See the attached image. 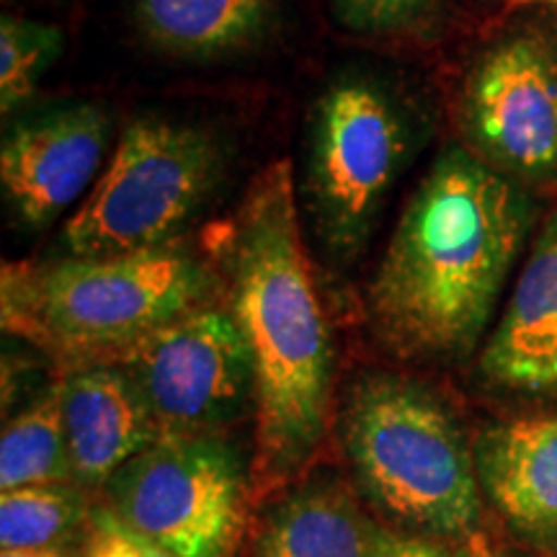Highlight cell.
I'll return each instance as SVG.
<instances>
[{"label": "cell", "mask_w": 557, "mask_h": 557, "mask_svg": "<svg viewBox=\"0 0 557 557\" xmlns=\"http://www.w3.org/2000/svg\"><path fill=\"white\" fill-rule=\"evenodd\" d=\"M534 220L524 186L447 145L410 194L369 282L367 310L382 344L400 357H468Z\"/></svg>", "instance_id": "obj_1"}, {"label": "cell", "mask_w": 557, "mask_h": 557, "mask_svg": "<svg viewBox=\"0 0 557 557\" xmlns=\"http://www.w3.org/2000/svg\"><path fill=\"white\" fill-rule=\"evenodd\" d=\"M276 16L278 0H135V21L148 45L186 62L253 50Z\"/></svg>", "instance_id": "obj_14"}, {"label": "cell", "mask_w": 557, "mask_h": 557, "mask_svg": "<svg viewBox=\"0 0 557 557\" xmlns=\"http://www.w3.org/2000/svg\"><path fill=\"white\" fill-rule=\"evenodd\" d=\"M227 156L212 132L189 122L139 116L86 201L62 230L78 259L139 253L173 246L225 178Z\"/></svg>", "instance_id": "obj_6"}, {"label": "cell", "mask_w": 557, "mask_h": 557, "mask_svg": "<svg viewBox=\"0 0 557 557\" xmlns=\"http://www.w3.org/2000/svg\"><path fill=\"white\" fill-rule=\"evenodd\" d=\"M70 478L73 468L62 421V382H54L5 423L0 438V491L70 483Z\"/></svg>", "instance_id": "obj_16"}, {"label": "cell", "mask_w": 557, "mask_h": 557, "mask_svg": "<svg viewBox=\"0 0 557 557\" xmlns=\"http://www.w3.org/2000/svg\"><path fill=\"white\" fill-rule=\"evenodd\" d=\"M344 438L359 485L389 517L438 537L475 532V451L426 385L400 374L359 380L346 400Z\"/></svg>", "instance_id": "obj_4"}, {"label": "cell", "mask_w": 557, "mask_h": 557, "mask_svg": "<svg viewBox=\"0 0 557 557\" xmlns=\"http://www.w3.org/2000/svg\"><path fill=\"white\" fill-rule=\"evenodd\" d=\"M553 3H557V0H553Z\"/></svg>", "instance_id": "obj_24"}, {"label": "cell", "mask_w": 557, "mask_h": 557, "mask_svg": "<svg viewBox=\"0 0 557 557\" xmlns=\"http://www.w3.org/2000/svg\"><path fill=\"white\" fill-rule=\"evenodd\" d=\"M86 498L70 483L32 485L0 496V547L54 549L86 519Z\"/></svg>", "instance_id": "obj_17"}, {"label": "cell", "mask_w": 557, "mask_h": 557, "mask_svg": "<svg viewBox=\"0 0 557 557\" xmlns=\"http://www.w3.org/2000/svg\"><path fill=\"white\" fill-rule=\"evenodd\" d=\"M111 513L173 557H233L246 468L218 434H165L109 480Z\"/></svg>", "instance_id": "obj_7"}, {"label": "cell", "mask_w": 557, "mask_h": 557, "mask_svg": "<svg viewBox=\"0 0 557 557\" xmlns=\"http://www.w3.org/2000/svg\"><path fill=\"white\" fill-rule=\"evenodd\" d=\"M480 372L491 385L513 393H557V209L532 243L483 348Z\"/></svg>", "instance_id": "obj_11"}, {"label": "cell", "mask_w": 557, "mask_h": 557, "mask_svg": "<svg viewBox=\"0 0 557 557\" xmlns=\"http://www.w3.org/2000/svg\"><path fill=\"white\" fill-rule=\"evenodd\" d=\"M83 557H173L145 540L143 534L132 532L122 524L114 513H103L96 519L94 537L88 542V549Z\"/></svg>", "instance_id": "obj_20"}, {"label": "cell", "mask_w": 557, "mask_h": 557, "mask_svg": "<svg viewBox=\"0 0 557 557\" xmlns=\"http://www.w3.org/2000/svg\"><path fill=\"white\" fill-rule=\"evenodd\" d=\"M165 434H214L253 398V357L227 305H199L116 357Z\"/></svg>", "instance_id": "obj_9"}, {"label": "cell", "mask_w": 557, "mask_h": 557, "mask_svg": "<svg viewBox=\"0 0 557 557\" xmlns=\"http://www.w3.org/2000/svg\"><path fill=\"white\" fill-rule=\"evenodd\" d=\"M109 139L111 116L96 103H67L13 124L0 148V186L18 225L50 227L90 194Z\"/></svg>", "instance_id": "obj_10"}, {"label": "cell", "mask_w": 557, "mask_h": 557, "mask_svg": "<svg viewBox=\"0 0 557 557\" xmlns=\"http://www.w3.org/2000/svg\"><path fill=\"white\" fill-rule=\"evenodd\" d=\"M421 137L416 107L380 73L344 70L320 90L305 129L299 194L333 263L348 267L369 246Z\"/></svg>", "instance_id": "obj_5"}, {"label": "cell", "mask_w": 557, "mask_h": 557, "mask_svg": "<svg viewBox=\"0 0 557 557\" xmlns=\"http://www.w3.org/2000/svg\"><path fill=\"white\" fill-rule=\"evenodd\" d=\"M511 5H521V3H532V0H508Z\"/></svg>", "instance_id": "obj_23"}, {"label": "cell", "mask_w": 557, "mask_h": 557, "mask_svg": "<svg viewBox=\"0 0 557 557\" xmlns=\"http://www.w3.org/2000/svg\"><path fill=\"white\" fill-rule=\"evenodd\" d=\"M346 32L367 39H426L438 24V0H331Z\"/></svg>", "instance_id": "obj_19"}, {"label": "cell", "mask_w": 557, "mask_h": 557, "mask_svg": "<svg viewBox=\"0 0 557 557\" xmlns=\"http://www.w3.org/2000/svg\"><path fill=\"white\" fill-rule=\"evenodd\" d=\"M62 29L18 16L0 18V111L9 116L37 94L62 52Z\"/></svg>", "instance_id": "obj_18"}, {"label": "cell", "mask_w": 557, "mask_h": 557, "mask_svg": "<svg viewBox=\"0 0 557 557\" xmlns=\"http://www.w3.org/2000/svg\"><path fill=\"white\" fill-rule=\"evenodd\" d=\"M214 274L184 246L3 267V325L62 357L114 359L199 305Z\"/></svg>", "instance_id": "obj_3"}, {"label": "cell", "mask_w": 557, "mask_h": 557, "mask_svg": "<svg viewBox=\"0 0 557 557\" xmlns=\"http://www.w3.org/2000/svg\"><path fill=\"white\" fill-rule=\"evenodd\" d=\"M462 148L524 189L557 184V45L511 32L472 60L457 96Z\"/></svg>", "instance_id": "obj_8"}, {"label": "cell", "mask_w": 557, "mask_h": 557, "mask_svg": "<svg viewBox=\"0 0 557 557\" xmlns=\"http://www.w3.org/2000/svg\"><path fill=\"white\" fill-rule=\"evenodd\" d=\"M220 246L227 308L253 357V478L271 491L315 457L333 393L331 329L299 230L289 160L250 181Z\"/></svg>", "instance_id": "obj_2"}, {"label": "cell", "mask_w": 557, "mask_h": 557, "mask_svg": "<svg viewBox=\"0 0 557 557\" xmlns=\"http://www.w3.org/2000/svg\"><path fill=\"white\" fill-rule=\"evenodd\" d=\"M374 557H470V555L438 545L434 540L395 537V534L382 532L380 545L374 549Z\"/></svg>", "instance_id": "obj_21"}, {"label": "cell", "mask_w": 557, "mask_h": 557, "mask_svg": "<svg viewBox=\"0 0 557 557\" xmlns=\"http://www.w3.org/2000/svg\"><path fill=\"white\" fill-rule=\"evenodd\" d=\"M62 421L73 480L81 485H107L160 438L143 395L120 364H88L67 374Z\"/></svg>", "instance_id": "obj_12"}, {"label": "cell", "mask_w": 557, "mask_h": 557, "mask_svg": "<svg viewBox=\"0 0 557 557\" xmlns=\"http://www.w3.org/2000/svg\"><path fill=\"white\" fill-rule=\"evenodd\" d=\"M382 529L344 480H312L263 524L256 557H374Z\"/></svg>", "instance_id": "obj_15"}, {"label": "cell", "mask_w": 557, "mask_h": 557, "mask_svg": "<svg viewBox=\"0 0 557 557\" xmlns=\"http://www.w3.org/2000/svg\"><path fill=\"white\" fill-rule=\"evenodd\" d=\"M0 557H60L54 549H3Z\"/></svg>", "instance_id": "obj_22"}, {"label": "cell", "mask_w": 557, "mask_h": 557, "mask_svg": "<svg viewBox=\"0 0 557 557\" xmlns=\"http://www.w3.org/2000/svg\"><path fill=\"white\" fill-rule=\"evenodd\" d=\"M480 487L529 545L557 553V416L498 423L475 444Z\"/></svg>", "instance_id": "obj_13"}]
</instances>
